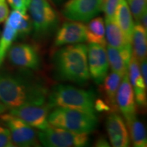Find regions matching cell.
I'll use <instances>...</instances> for the list:
<instances>
[{
    "mask_svg": "<svg viewBox=\"0 0 147 147\" xmlns=\"http://www.w3.org/2000/svg\"><path fill=\"white\" fill-rule=\"evenodd\" d=\"M28 9L35 38L42 40L53 36L59 27V18L49 1L31 0Z\"/></svg>",
    "mask_w": 147,
    "mask_h": 147,
    "instance_id": "5",
    "label": "cell"
},
{
    "mask_svg": "<svg viewBox=\"0 0 147 147\" xmlns=\"http://www.w3.org/2000/svg\"><path fill=\"white\" fill-rule=\"evenodd\" d=\"M6 110L7 108L5 107V106L1 102V100H0V115L4 113L6 111Z\"/></svg>",
    "mask_w": 147,
    "mask_h": 147,
    "instance_id": "32",
    "label": "cell"
},
{
    "mask_svg": "<svg viewBox=\"0 0 147 147\" xmlns=\"http://www.w3.org/2000/svg\"><path fill=\"white\" fill-rule=\"evenodd\" d=\"M53 1L56 3H60L61 1H63V0H53Z\"/></svg>",
    "mask_w": 147,
    "mask_h": 147,
    "instance_id": "33",
    "label": "cell"
},
{
    "mask_svg": "<svg viewBox=\"0 0 147 147\" xmlns=\"http://www.w3.org/2000/svg\"><path fill=\"white\" fill-rule=\"evenodd\" d=\"M121 77L119 74L112 71L107 75L102 84V91L105 97V102L114 110H117V106L116 103V97L120 84Z\"/></svg>",
    "mask_w": 147,
    "mask_h": 147,
    "instance_id": "20",
    "label": "cell"
},
{
    "mask_svg": "<svg viewBox=\"0 0 147 147\" xmlns=\"http://www.w3.org/2000/svg\"><path fill=\"white\" fill-rule=\"evenodd\" d=\"M138 61L132 55L128 67V78L133 89L135 100L140 107L146 106V87L140 69Z\"/></svg>",
    "mask_w": 147,
    "mask_h": 147,
    "instance_id": "16",
    "label": "cell"
},
{
    "mask_svg": "<svg viewBox=\"0 0 147 147\" xmlns=\"http://www.w3.org/2000/svg\"><path fill=\"white\" fill-rule=\"evenodd\" d=\"M48 95L47 85L29 71L0 72V100L8 109L26 104H44Z\"/></svg>",
    "mask_w": 147,
    "mask_h": 147,
    "instance_id": "1",
    "label": "cell"
},
{
    "mask_svg": "<svg viewBox=\"0 0 147 147\" xmlns=\"http://www.w3.org/2000/svg\"><path fill=\"white\" fill-rule=\"evenodd\" d=\"M6 1L13 10L26 13L31 0H6Z\"/></svg>",
    "mask_w": 147,
    "mask_h": 147,
    "instance_id": "28",
    "label": "cell"
},
{
    "mask_svg": "<svg viewBox=\"0 0 147 147\" xmlns=\"http://www.w3.org/2000/svg\"><path fill=\"white\" fill-rule=\"evenodd\" d=\"M121 0H104L102 10L105 14V20L116 21L115 16Z\"/></svg>",
    "mask_w": 147,
    "mask_h": 147,
    "instance_id": "26",
    "label": "cell"
},
{
    "mask_svg": "<svg viewBox=\"0 0 147 147\" xmlns=\"http://www.w3.org/2000/svg\"><path fill=\"white\" fill-rule=\"evenodd\" d=\"M8 129L5 125H0V147H14Z\"/></svg>",
    "mask_w": 147,
    "mask_h": 147,
    "instance_id": "27",
    "label": "cell"
},
{
    "mask_svg": "<svg viewBox=\"0 0 147 147\" xmlns=\"http://www.w3.org/2000/svg\"><path fill=\"white\" fill-rule=\"evenodd\" d=\"M40 144L47 147H83L89 143V134H79L49 125L38 132Z\"/></svg>",
    "mask_w": 147,
    "mask_h": 147,
    "instance_id": "6",
    "label": "cell"
},
{
    "mask_svg": "<svg viewBox=\"0 0 147 147\" xmlns=\"http://www.w3.org/2000/svg\"><path fill=\"white\" fill-rule=\"evenodd\" d=\"M103 1H104V0H103Z\"/></svg>",
    "mask_w": 147,
    "mask_h": 147,
    "instance_id": "34",
    "label": "cell"
},
{
    "mask_svg": "<svg viewBox=\"0 0 147 147\" xmlns=\"http://www.w3.org/2000/svg\"><path fill=\"white\" fill-rule=\"evenodd\" d=\"M50 110L51 108L45 103L21 106L10 110V113L21 119L32 127L42 130L50 125L48 121Z\"/></svg>",
    "mask_w": 147,
    "mask_h": 147,
    "instance_id": "11",
    "label": "cell"
},
{
    "mask_svg": "<svg viewBox=\"0 0 147 147\" xmlns=\"http://www.w3.org/2000/svg\"><path fill=\"white\" fill-rule=\"evenodd\" d=\"M94 108L95 111L98 112L107 111V110H110V106L106 104L105 101H103L102 100H97L95 101Z\"/></svg>",
    "mask_w": 147,
    "mask_h": 147,
    "instance_id": "30",
    "label": "cell"
},
{
    "mask_svg": "<svg viewBox=\"0 0 147 147\" xmlns=\"http://www.w3.org/2000/svg\"><path fill=\"white\" fill-rule=\"evenodd\" d=\"M103 0H68L61 12L69 21L81 23L89 22L102 10Z\"/></svg>",
    "mask_w": 147,
    "mask_h": 147,
    "instance_id": "8",
    "label": "cell"
},
{
    "mask_svg": "<svg viewBox=\"0 0 147 147\" xmlns=\"http://www.w3.org/2000/svg\"><path fill=\"white\" fill-rule=\"evenodd\" d=\"M115 20L127 41L131 44L134 27L133 16L126 0H121L116 12Z\"/></svg>",
    "mask_w": 147,
    "mask_h": 147,
    "instance_id": "18",
    "label": "cell"
},
{
    "mask_svg": "<svg viewBox=\"0 0 147 147\" xmlns=\"http://www.w3.org/2000/svg\"><path fill=\"white\" fill-rule=\"evenodd\" d=\"M106 131L110 144L114 147H127L130 139L123 119L116 113H112L106 120Z\"/></svg>",
    "mask_w": 147,
    "mask_h": 147,
    "instance_id": "15",
    "label": "cell"
},
{
    "mask_svg": "<svg viewBox=\"0 0 147 147\" xmlns=\"http://www.w3.org/2000/svg\"><path fill=\"white\" fill-rule=\"evenodd\" d=\"M105 23L106 41L108 43V46L116 48V49H121L129 45H131L126 40L123 34L121 32L116 21L105 20Z\"/></svg>",
    "mask_w": 147,
    "mask_h": 147,
    "instance_id": "22",
    "label": "cell"
},
{
    "mask_svg": "<svg viewBox=\"0 0 147 147\" xmlns=\"http://www.w3.org/2000/svg\"><path fill=\"white\" fill-rule=\"evenodd\" d=\"M89 72L95 83L101 84L108 74L109 68L105 46L90 43L87 47Z\"/></svg>",
    "mask_w": 147,
    "mask_h": 147,
    "instance_id": "10",
    "label": "cell"
},
{
    "mask_svg": "<svg viewBox=\"0 0 147 147\" xmlns=\"http://www.w3.org/2000/svg\"><path fill=\"white\" fill-rule=\"evenodd\" d=\"M9 14L10 11L6 0H0V23L5 21Z\"/></svg>",
    "mask_w": 147,
    "mask_h": 147,
    "instance_id": "29",
    "label": "cell"
},
{
    "mask_svg": "<svg viewBox=\"0 0 147 147\" xmlns=\"http://www.w3.org/2000/svg\"><path fill=\"white\" fill-rule=\"evenodd\" d=\"M12 65L24 69L37 70L40 68L41 59L38 49L34 45L17 43L11 46L7 55Z\"/></svg>",
    "mask_w": 147,
    "mask_h": 147,
    "instance_id": "9",
    "label": "cell"
},
{
    "mask_svg": "<svg viewBox=\"0 0 147 147\" xmlns=\"http://www.w3.org/2000/svg\"><path fill=\"white\" fill-rule=\"evenodd\" d=\"M33 31V23L30 16L26 13L23 14L18 24L17 29V38L25 39L28 37Z\"/></svg>",
    "mask_w": 147,
    "mask_h": 147,
    "instance_id": "24",
    "label": "cell"
},
{
    "mask_svg": "<svg viewBox=\"0 0 147 147\" xmlns=\"http://www.w3.org/2000/svg\"><path fill=\"white\" fill-rule=\"evenodd\" d=\"M128 5L132 16L136 22L146 11V0H128Z\"/></svg>",
    "mask_w": 147,
    "mask_h": 147,
    "instance_id": "25",
    "label": "cell"
},
{
    "mask_svg": "<svg viewBox=\"0 0 147 147\" xmlns=\"http://www.w3.org/2000/svg\"><path fill=\"white\" fill-rule=\"evenodd\" d=\"M95 146H101V147H104V146H110V145L108 144V143L105 138L104 137H100L97 140V142H95Z\"/></svg>",
    "mask_w": 147,
    "mask_h": 147,
    "instance_id": "31",
    "label": "cell"
},
{
    "mask_svg": "<svg viewBox=\"0 0 147 147\" xmlns=\"http://www.w3.org/2000/svg\"><path fill=\"white\" fill-rule=\"evenodd\" d=\"M48 121L52 126L79 134H90L97 125L95 114L65 108H55Z\"/></svg>",
    "mask_w": 147,
    "mask_h": 147,
    "instance_id": "4",
    "label": "cell"
},
{
    "mask_svg": "<svg viewBox=\"0 0 147 147\" xmlns=\"http://www.w3.org/2000/svg\"><path fill=\"white\" fill-rule=\"evenodd\" d=\"M47 99V104L51 109L65 108L95 114V95L92 91L78 89L70 85L59 84L49 93Z\"/></svg>",
    "mask_w": 147,
    "mask_h": 147,
    "instance_id": "3",
    "label": "cell"
},
{
    "mask_svg": "<svg viewBox=\"0 0 147 147\" xmlns=\"http://www.w3.org/2000/svg\"><path fill=\"white\" fill-rule=\"evenodd\" d=\"M53 67L59 80L83 84L89 80L87 47L84 44L68 45L57 51Z\"/></svg>",
    "mask_w": 147,
    "mask_h": 147,
    "instance_id": "2",
    "label": "cell"
},
{
    "mask_svg": "<svg viewBox=\"0 0 147 147\" xmlns=\"http://www.w3.org/2000/svg\"><path fill=\"white\" fill-rule=\"evenodd\" d=\"M0 120L8 129L15 146H40L38 132L21 119L10 113H3L0 115Z\"/></svg>",
    "mask_w": 147,
    "mask_h": 147,
    "instance_id": "7",
    "label": "cell"
},
{
    "mask_svg": "<svg viewBox=\"0 0 147 147\" xmlns=\"http://www.w3.org/2000/svg\"><path fill=\"white\" fill-rule=\"evenodd\" d=\"M133 55L138 61L146 59L147 30L142 25L137 23L134 25L131 38Z\"/></svg>",
    "mask_w": 147,
    "mask_h": 147,
    "instance_id": "19",
    "label": "cell"
},
{
    "mask_svg": "<svg viewBox=\"0 0 147 147\" xmlns=\"http://www.w3.org/2000/svg\"><path fill=\"white\" fill-rule=\"evenodd\" d=\"M116 103L123 115L127 124L136 117V106L133 89L129 80L128 74L123 77L117 93Z\"/></svg>",
    "mask_w": 147,
    "mask_h": 147,
    "instance_id": "12",
    "label": "cell"
},
{
    "mask_svg": "<svg viewBox=\"0 0 147 147\" xmlns=\"http://www.w3.org/2000/svg\"><path fill=\"white\" fill-rule=\"evenodd\" d=\"M106 52L109 66L113 71L119 74L122 78L127 74L129 64L133 55L131 45L121 49L108 46Z\"/></svg>",
    "mask_w": 147,
    "mask_h": 147,
    "instance_id": "17",
    "label": "cell"
},
{
    "mask_svg": "<svg viewBox=\"0 0 147 147\" xmlns=\"http://www.w3.org/2000/svg\"><path fill=\"white\" fill-rule=\"evenodd\" d=\"M86 37L89 43L105 46V25L102 18H93L86 25Z\"/></svg>",
    "mask_w": 147,
    "mask_h": 147,
    "instance_id": "21",
    "label": "cell"
},
{
    "mask_svg": "<svg viewBox=\"0 0 147 147\" xmlns=\"http://www.w3.org/2000/svg\"><path fill=\"white\" fill-rule=\"evenodd\" d=\"M87 40L86 25L81 22H65L57 31L54 40L56 47L81 43Z\"/></svg>",
    "mask_w": 147,
    "mask_h": 147,
    "instance_id": "13",
    "label": "cell"
},
{
    "mask_svg": "<svg viewBox=\"0 0 147 147\" xmlns=\"http://www.w3.org/2000/svg\"><path fill=\"white\" fill-rule=\"evenodd\" d=\"M130 137L134 146L136 147H146L147 137L144 125L136 117L130 121L128 124Z\"/></svg>",
    "mask_w": 147,
    "mask_h": 147,
    "instance_id": "23",
    "label": "cell"
},
{
    "mask_svg": "<svg viewBox=\"0 0 147 147\" xmlns=\"http://www.w3.org/2000/svg\"><path fill=\"white\" fill-rule=\"evenodd\" d=\"M23 14L25 13L13 10L5 20L3 30L0 36V66L6 58L11 46L17 38L18 26Z\"/></svg>",
    "mask_w": 147,
    "mask_h": 147,
    "instance_id": "14",
    "label": "cell"
}]
</instances>
